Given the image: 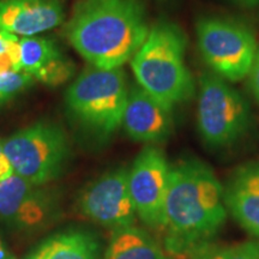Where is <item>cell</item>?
Returning a JSON list of instances; mask_svg holds the SVG:
<instances>
[{
	"instance_id": "cell-1",
	"label": "cell",
	"mask_w": 259,
	"mask_h": 259,
	"mask_svg": "<svg viewBox=\"0 0 259 259\" xmlns=\"http://www.w3.org/2000/svg\"><path fill=\"white\" fill-rule=\"evenodd\" d=\"M227 220L223 186L211 168L189 158L170 167L164 202V247L173 254L202 248Z\"/></svg>"
},
{
	"instance_id": "cell-2",
	"label": "cell",
	"mask_w": 259,
	"mask_h": 259,
	"mask_svg": "<svg viewBox=\"0 0 259 259\" xmlns=\"http://www.w3.org/2000/svg\"><path fill=\"white\" fill-rule=\"evenodd\" d=\"M149 30L137 0H80L65 32L92 66L116 69L134 58Z\"/></svg>"
},
{
	"instance_id": "cell-3",
	"label": "cell",
	"mask_w": 259,
	"mask_h": 259,
	"mask_svg": "<svg viewBox=\"0 0 259 259\" xmlns=\"http://www.w3.org/2000/svg\"><path fill=\"white\" fill-rule=\"evenodd\" d=\"M185 34L171 22H158L131 59L137 84L173 107L194 95V82L185 63Z\"/></svg>"
},
{
	"instance_id": "cell-4",
	"label": "cell",
	"mask_w": 259,
	"mask_h": 259,
	"mask_svg": "<svg viewBox=\"0 0 259 259\" xmlns=\"http://www.w3.org/2000/svg\"><path fill=\"white\" fill-rule=\"evenodd\" d=\"M128 88L121 67L90 65L67 89L65 102L73 120L87 132L107 138L120 127Z\"/></svg>"
},
{
	"instance_id": "cell-5",
	"label": "cell",
	"mask_w": 259,
	"mask_h": 259,
	"mask_svg": "<svg viewBox=\"0 0 259 259\" xmlns=\"http://www.w3.org/2000/svg\"><path fill=\"white\" fill-rule=\"evenodd\" d=\"M3 145L15 174L36 186L59 178L70 157V144L64 130L47 121L19 130Z\"/></svg>"
},
{
	"instance_id": "cell-6",
	"label": "cell",
	"mask_w": 259,
	"mask_h": 259,
	"mask_svg": "<svg viewBox=\"0 0 259 259\" xmlns=\"http://www.w3.org/2000/svg\"><path fill=\"white\" fill-rule=\"evenodd\" d=\"M250 108L229 82L206 71L199 77L197 125L203 141L212 148L228 147L250 126Z\"/></svg>"
},
{
	"instance_id": "cell-7",
	"label": "cell",
	"mask_w": 259,
	"mask_h": 259,
	"mask_svg": "<svg viewBox=\"0 0 259 259\" xmlns=\"http://www.w3.org/2000/svg\"><path fill=\"white\" fill-rule=\"evenodd\" d=\"M197 44L204 61L227 82L250 73L258 45L250 27L226 17H202L196 24Z\"/></svg>"
},
{
	"instance_id": "cell-8",
	"label": "cell",
	"mask_w": 259,
	"mask_h": 259,
	"mask_svg": "<svg viewBox=\"0 0 259 259\" xmlns=\"http://www.w3.org/2000/svg\"><path fill=\"white\" fill-rule=\"evenodd\" d=\"M170 166L163 151L145 147L128 169V187L137 216L150 228H162Z\"/></svg>"
},
{
	"instance_id": "cell-9",
	"label": "cell",
	"mask_w": 259,
	"mask_h": 259,
	"mask_svg": "<svg viewBox=\"0 0 259 259\" xmlns=\"http://www.w3.org/2000/svg\"><path fill=\"white\" fill-rule=\"evenodd\" d=\"M78 209L85 218L113 231L135 226L137 211L130 193L127 168L108 171L87 186Z\"/></svg>"
},
{
	"instance_id": "cell-10",
	"label": "cell",
	"mask_w": 259,
	"mask_h": 259,
	"mask_svg": "<svg viewBox=\"0 0 259 259\" xmlns=\"http://www.w3.org/2000/svg\"><path fill=\"white\" fill-rule=\"evenodd\" d=\"M58 213L57 202L47 191L12 174L0 183V221L17 231H38Z\"/></svg>"
},
{
	"instance_id": "cell-11",
	"label": "cell",
	"mask_w": 259,
	"mask_h": 259,
	"mask_svg": "<svg viewBox=\"0 0 259 259\" xmlns=\"http://www.w3.org/2000/svg\"><path fill=\"white\" fill-rule=\"evenodd\" d=\"M171 108L136 84L128 89L121 125L134 141L144 143L163 142L173 130Z\"/></svg>"
},
{
	"instance_id": "cell-12",
	"label": "cell",
	"mask_w": 259,
	"mask_h": 259,
	"mask_svg": "<svg viewBox=\"0 0 259 259\" xmlns=\"http://www.w3.org/2000/svg\"><path fill=\"white\" fill-rule=\"evenodd\" d=\"M64 21L60 0H0V30L35 36Z\"/></svg>"
},
{
	"instance_id": "cell-13",
	"label": "cell",
	"mask_w": 259,
	"mask_h": 259,
	"mask_svg": "<svg viewBox=\"0 0 259 259\" xmlns=\"http://www.w3.org/2000/svg\"><path fill=\"white\" fill-rule=\"evenodd\" d=\"M227 211L259 240V162L239 167L223 189Z\"/></svg>"
},
{
	"instance_id": "cell-14",
	"label": "cell",
	"mask_w": 259,
	"mask_h": 259,
	"mask_svg": "<svg viewBox=\"0 0 259 259\" xmlns=\"http://www.w3.org/2000/svg\"><path fill=\"white\" fill-rule=\"evenodd\" d=\"M22 71L48 85H59L72 76L73 65L54 41L27 36L19 40Z\"/></svg>"
},
{
	"instance_id": "cell-15",
	"label": "cell",
	"mask_w": 259,
	"mask_h": 259,
	"mask_svg": "<svg viewBox=\"0 0 259 259\" xmlns=\"http://www.w3.org/2000/svg\"><path fill=\"white\" fill-rule=\"evenodd\" d=\"M27 259H102L101 244L92 232L69 229L48 236Z\"/></svg>"
},
{
	"instance_id": "cell-16",
	"label": "cell",
	"mask_w": 259,
	"mask_h": 259,
	"mask_svg": "<svg viewBox=\"0 0 259 259\" xmlns=\"http://www.w3.org/2000/svg\"><path fill=\"white\" fill-rule=\"evenodd\" d=\"M102 259H169L148 232L130 226L113 231Z\"/></svg>"
},
{
	"instance_id": "cell-17",
	"label": "cell",
	"mask_w": 259,
	"mask_h": 259,
	"mask_svg": "<svg viewBox=\"0 0 259 259\" xmlns=\"http://www.w3.org/2000/svg\"><path fill=\"white\" fill-rule=\"evenodd\" d=\"M17 35L0 30V74L21 72V45Z\"/></svg>"
},
{
	"instance_id": "cell-18",
	"label": "cell",
	"mask_w": 259,
	"mask_h": 259,
	"mask_svg": "<svg viewBox=\"0 0 259 259\" xmlns=\"http://www.w3.org/2000/svg\"><path fill=\"white\" fill-rule=\"evenodd\" d=\"M32 79L30 74L23 71L0 74V106L30 87Z\"/></svg>"
},
{
	"instance_id": "cell-19",
	"label": "cell",
	"mask_w": 259,
	"mask_h": 259,
	"mask_svg": "<svg viewBox=\"0 0 259 259\" xmlns=\"http://www.w3.org/2000/svg\"><path fill=\"white\" fill-rule=\"evenodd\" d=\"M205 259H259V242L246 241L215 251Z\"/></svg>"
},
{
	"instance_id": "cell-20",
	"label": "cell",
	"mask_w": 259,
	"mask_h": 259,
	"mask_svg": "<svg viewBox=\"0 0 259 259\" xmlns=\"http://www.w3.org/2000/svg\"><path fill=\"white\" fill-rule=\"evenodd\" d=\"M247 77H248V84H250L251 92L253 94L255 101H257L259 105V45H258L257 52H255L253 63H252L250 73H248Z\"/></svg>"
},
{
	"instance_id": "cell-21",
	"label": "cell",
	"mask_w": 259,
	"mask_h": 259,
	"mask_svg": "<svg viewBox=\"0 0 259 259\" xmlns=\"http://www.w3.org/2000/svg\"><path fill=\"white\" fill-rule=\"evenodd\" d=\"M14 173L15 171L14 168H12L11 162H10L8 156H6L4 151V145H3V142L0 141V183L8 179Z\"/></svg>"
},
{
	"instance_id": "cell-22",
	"label": "cell",
	"mask_w": 259,
	"mask_h": 259,
	"mask_svg": "<svg viewBox=\"0 0 259 259\" xmlns=\"http://www.w3.org/2000/svg\"><path fill=\"white\" fill-rule=\"evenodd\" d=\"M0 259H15L14 254L10 252L8 246L5 245L2 234H0Z\"/></svg>"
},
{
	"instance_id": "cell-23",
	"label": "cell",
	"mask_w": 259,
	"mask_h": 259,
	"mask_svg": "<svg viewBox=\"0 0 259 259\" xmlns=\"http://www.w3.org/2000/svg\"><path fill=\"white\" fill-rule=\"evenodd\" d=\"M228 2H231L233 4L236 5L247 6V8H251V6H255L259 4V0H228Z\"/></svg>"
}]
</instances>
